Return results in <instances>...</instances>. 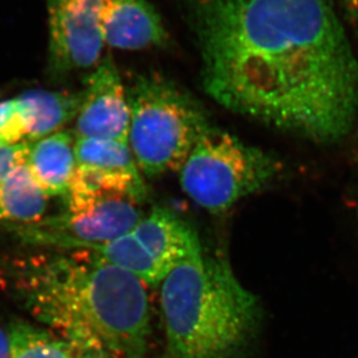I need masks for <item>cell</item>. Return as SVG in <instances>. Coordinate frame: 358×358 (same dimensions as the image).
Here are the masks:
<instances>
[{
  "label": "cell",
  "mask_w": 358,
  "mask_h": 358,
  "mask_svg": "<svg viewBox=\"0 0 358 358\" xmlns=\"http://www.w3.org/2000/svg\"><path fill=\"white\" fill-rule=\"evenodd\" d=\"M180 1L212 99L313 141L348 134L358 61L333 0Z\"/></svg>",
  "instance_id": "cell-1"
},
{
  "label": "cell",
  "mask_w": 358,
  "mask_h": 358,
  "mask_svg": "<svg viewBox=\"0 0 358 358\" xmlns=\"http://www.w3.org/2000/svg\"><path fill=\"white\" fill-rule=\"evenodd\" d=\"M0 286L76 358H147L145 284L92 250H54L0 262Z\"/></svg>",
  "instance_id": "cell-2"
},
{
  "label": "cell",
  "mask_w": 358,
  "mask_h": 358,
  "mask_svg": "<svg viewBox=\"0 0 358 358\" xmlns=\"http://www.w3.org/2000/svg\"><path fill=\"white\" fill-rule=\"evenodd\" d=\"M162 358H247L262 324V305L221 256L199 252L161 282Z\"/></svg>",
  "instance_id": "cell-3"
},
{
  "label": "cell",
  "mask_w": 358,
  "mask_h": 358,
  "mask_svg": "<svg viewBox=\"0 0 358 358\" xmlns=\"http://www.w3.org/2000/svg\"><path fill=\"white\" fill-rule=\"evenodd\" d=\"M128 145L142 175L179 171L203 133L212 126L196 100L159 75L135 78L127 89Z\"/></svg>",
  "instance_id": "cell-4"
},
{
  "label": "cell",
  "mask_w": 358,
  "mask_h": 358,
  "mask_svg": "<svg viewBox=\"0 0 358 358\" xmlns=\"http://www.w3.org/2000/svg\"><path fill=\"white\" fill-rule=\"evenodd\" d=\"M280 170L270 152L212 124L179 170V182L194 203L220 214L264 189Z\"/></svg>",
  "instance_id": "cell-5"
},
{
  "label": "cell",
  "mask_w": 358,
  "mask_h": 358,
  "mask_svg": "<svg viewBox=\"0 0 358 358\" xmlns=\"http://www.w3.org/2000/svg\"><path fill=\"white\" fill-rule=\"evenodd\" d=\"M143 217L140 203L128 198H107L83 212H66L38 222L8 227L21 241L56 250H92L127 234Z\"/></svg>",
  "instance_id": "cell-6"
},
{
  "label": "cell",
  "mask_w": 358,
  "mask_h": 358,
  "mask_svg": "<svg viewBox=\"0 0 358 358\" xmlns=\"http://www.w3.org/2000/svg\"><path fill=\"white\" fill-rule=\"evenodd\" d=\"M103 0H47L48 71L66 78L96 68L101 61Z\"/></svg>",
  "instance_id": "cell-7"
},
{
  "label": "cell",
  "mask_w": 358,
  "mask_h": 358,
  "mask_svg": "<svg viewBox=\"0 0 358 358\" xmlns=\"http://www.w3.org/2000/svg\"><path fill=\"white\" fill-rule=\"evenodd\" d=\"M129 120L127 89L113 61L106 57L87 77L75 136L128 142Z\"/></svg>",
  "instance_id": "cell-8"
},
{
  "label": "cell",
  "mask_w": 358,
  "mask_h": 358,
  "mask_svg": "<svg viewBox=\"0 0 358 358\" xmlns=\"http://www.w3.org/2000/svg\"><path fill=\"white\" fill-rule=\"evenodd\" d=\"M101 31L105 45L121 50L163 47L169 35L148 0H103Z\"/></svg>",
  "instance_id": "cell-9"
},
{
  "label": "cell",
  "mask_w": 358,
  "mask_h": 358,
  "mask_svg": "<svg viewBox=\"0 0 358 358\" xmlns=\"http://www.w3.org/2000/svg\"><path fill=\"white\" fill-rule=\"evenodd\" d=\"M131 233L169 271L184 259L203 252L196 229L164 207H155L143 215Z\"/></svg>",
  "instance_id": "cell-10"
},
{
  "label": "cell",
  "mask_w": 358,
  "mask_h": 358,
  "mask_svg": "<svg viewBox=\"0 0 358 358\" xmlns=\"http://www.w3.org/2000/svg\"><path fill=\"white\" fill-rule=\"evenodd\" d=\"M24 124V141L34 142L63 131L80 112L83 91L28 90L15 98Z\"/></svg>",
  "instance_id": "cell-11"
},
{
  "label": "cell",
  "mask_w": 358,
  "mask_h": 358,
  "mask_svg": "<svg viewBox=\"0 0 358 358\" xmlns=\"http://www.w3.org/2000/svg\"><path fill=\"white\" fill-rule=\"evenodd\" d=\"M75 142V133L64 129L31 142L24 163L48 198L68 192L77 166Z\"/></svg>",
  "instance_id": "cell-12"
},
{
  "label": "cell",
  "mask_w": 358,
  "mask_h": 358,
  "mask_svg": "<svg viewBox=\"0 0 358 358\" xmlns=\"http://www.w3.org/2000/svg\"><path fill=\"white\" fill-rule=\"evenodd\" d=\"M47 199L27 164H19L0 182V224L5 227L38 222L45 217Z\"/></svg>",
  "instance_id": "cell-13"
},
{
  "label": "cell",
  "mask_w": 358,
  "mask_h": 358,
  "mask_svg": "<svg viewBox=\"0 0 358 358\" xmlns=\"http://www.w3.org/2000/svg\"><path fill=\"white\" fill-rule=\"evenodd\" d=\"M75 156L77 166H89L136 184H145L128 142L76 138Z\"/></svg>",
  "instance_id": "cell-14"
},
{
  "label": "cell",
  "mask_w": 358,
  "mask_h": 358,
  "mask_svg": "<svg viewBox=\"0 0 358 358\" xmlns=\"http://www.w3.org/2000/svg\"><path fill=\"white\" fill-rule=\"evenodd\" d=\"M92 252L99 254L110 264L138 277L145 285L161 284L170 272L142 245L131 231L115 240L96 245Z\"/></svg>",
  "instance_id": "cell-15"
},
{
  "label": "cell",
  "mask_w": 358,
  "mask_h": 358,
  "mask_svg": "<svg viewBox=\"0 0 358 358\" xmlns=\"http://www.w3.org/2000/svg\"><path fill=\"white\" fill-rule=\"evenodd\" d=\"M7 334L10 358H76L61 338L26 321H12Z\"/></svg>",
  "instance_id": "cell-16"
},
{
  "label": "cell",
  "mask_w": 358,
  "mask_h": 358,
  "mask_svg": "<svg viewBox=\"0 0 358 358\" xmlns=\"http://www.w3.org/2000/svg\"><path fill=\"white\" fill-rule=\"evenodd\" d=\"M24 141V124L17 100H0V145H15Z\"/></svg>",
  "instance_id": "cell-17"
},
{
  "label": "cell",
  "mask_w": 358,
  "mask_h": 358,
  "mask_svg": "<svg viewBox=\"0 0 358 358\" xmlns=\"http://www.w3.org/2000/svg\"><path fill=\"white\" fill-rule=\"evenodd\" d=\"M31 142L0 145V182L19 164L26 162Z\"/></svg>",
  "instance_id": "cell-18"
},
{
  "label": "cell",
  "mask_w": 358,
  "mask_h": 358,
  "mask_svg": "<svg viewBox=\"0 0 358 358\" xmlns=\"http://www.w3.org/2000/svg\"><path fill=\"white\" fill-rule=\"evenodd\" d=\"M341 5L349 27L358 40V0H341Z\"/></svg>",
  "instance_id": "cell-19"
},
{
  "label": "cell",
  "mask_w": 358,
  "mask_h": 358,
  "mask_svg": "<svg viewBox=\"0 0 358 358\" xmlns=\"http://www.w3.org/2000/svg\"><path fill=\"white\" fill-rule=\"evenodd\" d=\"M0 358H10V341L7 329L0 326Z\"/></svg>",
  "instance_id": "cell-20"
},
{
  "label": "cell",
  "mask_w": 358,
  "mask_h": 358,
  "mask_svg": "<svg viewBox=\"0 0 358 358\" xmlns=\"http://www.w3.org/2000/svg\"><path fill=\"white\" fill-rule=\"evenodd\" d=\"M357 176H358V150H357Z\"/></svg>",
  "instance_id": "cell-21"
}]
</instances>
